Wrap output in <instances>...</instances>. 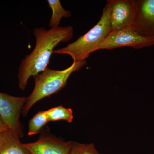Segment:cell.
<instances>
[{
  "mask_svg": "<svg viewBox=\"0 0 154 154\" xmlns=\"http://www.w3.org/2000/svg\"><path fill=\"white\" fill-rule=\"evenodd\" d=\"M30 154H70L72 142H64L52 137H43L37 141L24 144Z\"/></svg>",
  "mask_w": 154,
  "mask_h": 154,
  "instance_id": "8",
  "label": "cell"
},
{
  "mask_svg": "<svg viewBox=\"0 0 154 154\" xmlns=\"http://www.w3.org/2000/svg\"><path fill=\"white\" fill-rule=\"evenodd\" d=\"M8 127L6 126L5 125L4 123L2 117L0 116V132L5 130L8 129Z\"/></svg>",
  "mask_w": 154,
  "mask_h": 154,
  "instance_id": "14",
  "label": "cell"
},
{
  "mask_svg": "<svg viewBox=\"0 0 154 154\" xmlns=\"http://www.w3.org/2000/svg\"><path fill=\"white\" fill-rule=\"evenodd\" d=\"M26 99L24 97H16L0 93V116L6 126L17 133L20 138L23 136L20 113Z\"/></svg>",
  "mask_w": 154,
  "mask_h": 154,
  "instance_id": "6",
  "label": "cell"
},
{
  "mask_svg": "<svg viewBox=\"0 0 154 154\" xmlns=\"http://www.w3.org/2000/svg\"><path fill=\"white\" fill-rule=\"evenodd\" d=\"M70 154H101L97 151L94 144H85L72 142Z\"/></svg>",
  "mask_w": 154,
  "mask_h": 154,
  "instance_id": "13",
  "label": "cell"
},
{
  "mask_svg": "<svg viewBox=\"0 0 154 154\" xmlns=\"http://www.w3.org/2000/svg\"><path fill=\"white\" fill-rule=\"evenodd\" d=\"M33 34L36 45L32 52L26 56L20 63L18 72L19 88H26L30 77L38 74L48 68L54 48L61 42H67L73 35L71 26L51 28H35Z\"/></svg>",
  "mask_w": 154,
  "mask_h": 154,
  "instance_id": "1",
  "label": "cell"
},
{
  "mask_svg": "<svg viewBox=\"0 0 154 154\" xmlns=\"http://www.w3.org/2000/svg\"><path fill=\"white\" fill-rule=\"evenodd\" d=\"M154 45V38L141 36L132 27L122 28L112 31L99 45L97 50H110L122 47H130L136 49Z\"/></svg>",
  "mask_w": 154,
  "mask_h": 154,
  "instance_id": "4",
  "label": "cell"
},
{
  "mask_svg": "<svg viewBox=\"0 0 154 154\" xmlns=\"http://www.w3.org/2000/svg\"><path fill=\"white\" fill-rule=\"evenodd\" d=\"M48 3L52 12L49 23L51 28L59 27L60 20L63 18H68L71 16L70 11L63 8L59 0H48Z\"/></svg>",
  "mask_w": 154,
  "mask_h": 154,
  "instance_id": "10",
  "label": "cell"
},
{
  "mask_svg": "<svg viewBox=\"0 0 154 154\" xmlns=\"http://www.w3.org/2000/svg\"><path fill=\"white\" fill-rule=\"evenodd\" d=\"M86 64V61L73 62L70 66L63 70H53L47 68L34 76L35 86L33 92L26 99L22 110L23 116H27L30 108L39 100L60 91L66 85L72 73L80 70Z\"/></svg>",
  "mask_w": 154,
  "mask_h": 154,
  "instance_id": "3",
  "label": "cell"
},
{
  "mask_svg": "<svg viewBox=\"0 0 154 154\" xmlns=\"http://www.w3.org/2000/svg\"><path fill=\"white\" fill-rule=\"evenodd\" d=\"M137 12L132 26L145 37L154 38V0H137Z\"/></svg>",
  "mask_w": 154,
  "mask_h": 154,
  "instance_id": "7",
  "label": "cell"
},
{
  "mask_svg": "<svg viewBox=\"0 0 154 154\" xmlns=\"http://www.w3.org/2000/svg\"><path fill=\"white\" fill-rule=\"evenodd\" d=\"M48 122L47 110L39 111L29 121L28 135L37 134Z\"/></svg>",
  "mask_w": 154,
  "mask_h": 154,
  "instance_id": "12",
  "label": "cell"
},
{
  "mask_svg": "<svg viewBox=\"0 0 154 154\" xmlns=\"http://www.w3.org/2000/svg\"><path fill=\"white\" fill-rule=\"evenodd\" d=\"M48 118L49 122L66 120L69 123L73 119V111L70 108H66L61 105L53 107L47 110Z\"/></svg>",
  "mask_w": 154,
  "mask_h": 154,
  "instance_id": "11",
  "label": "cell"
},
{
  "mask_svg": "<svg viewBox=\"0 0 154 154\" xmlns=\"http://www.w3.org/2000/svg\"></svg>",
  "mask_w": 154,
  "mask_h": 154,
  "instance_id": "15",
  "label": "cell"
},
{
  "mask_svg": "<svg viewBox=\"0 0 154 154\" xmlns=\"http://www.w3.org/2000/svg\"><path fill=\"white\" fill-rule=\"evenodd\" d=\"M19 138L10 128L0 132V154H30Z\"/></svg>",
  "mask_w": 154,
  "mask_h": 154,
  "instance_id": "9",
  "label": "cell"
},
{
  "mask_svg": "<svg viewBox=\"0 0 154 154\" xmlns=\"http://www.w3.org/2000/svg\"><path fill=\"white\" fill-rule=\"evenodd\" d=\"M110 32V9L107 4L96 25L74 42L65 47L54 50L53 53L68 54L75 62L85 61L91 53L97 51Z\"/></svg>",
  "mask_w": 154,
  "mask_h": 154,
  "instance_id": "2",
  "label": "cell"
},
{
  "mask_svg": "<svg viewBox=\"0 0 154 154\" xmlns=\"http://www.w3.org/2000/svg\"><path fill=\"white\" fill-rule=\"evenodd\" d=\"M107 4L110 9L111 32L133 26L137 12L136 1L108 0Z\"/></svg>",
  "mask_w": 154,
  "mask_h": 154,
  "instance_id": "5",
  "label": "cell"
}]
</instances>
